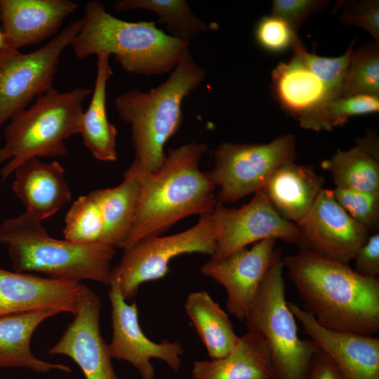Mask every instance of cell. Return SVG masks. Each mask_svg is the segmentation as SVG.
<instances>
[{
  "label": "cell",
  "mask_w": 379,
  "mask_h": 379,
  "mask_svg": "<svg viewBox=\"0 0 379 379\" xmlns=\"http://www.w3.org/2000/svg\"><path fill=\"white\" fill-rule=\"evenodd\" d=\"M141 183L142 175L129 166L118 185L93 190L102 216V244L124 249L135 216Z\"/></svg>",
  "instance_id": "25"
},
{
  "label": "cell",
  "mask_w": 379,
  "mask_h": 379,
  "mask_svg": "<svg viewBox=\"0 0 379 379\" xmlns=\"http://www.w3.org/2000/svg\"><path fill=\"white\" fill-rule=\"evenodd\" d=\"M100 311L99 296L86 286L74 319L48 352L72 359L86 379H120L114 371L108 344L100 333Z\"/></svg>",
  "instance_id": "15"
},
{
  "label": "cell",
  "mask_w": 379,
  "mask_h": 379,
  "mask_svg": "<svg viewBox=\"0 0 379 379\" xmlns=\"http://www.w3.org/2000/svg\"><path fill=\"white\" fill-rule=\"evenodd\" d=\"M207 149L206 145L197 142L170 149L157 171L142 175L137 208L124 250L143 239L160 235L185 218L213 211L215 186L208 172L199 169Z\"/></svg>",
  "instance_id": "2"
},
{
  "label": "cell",
  "mask_w": 379,
  "mask_h": 379,
  "mask_svg": "<svg viewBox=\"0 0 379 379\" xmlns=\"http://www.w3.org/2000/svg\"><path fill=\"white\" fill-rule=\"evenodd\" d=\"M64 168L58 161L43 162L32 158L13 171L12 189L26 212L42 222L56 213L72 199Z\"/></svg>",
  "instance_id": "19"
},
{
  "label": "cell",
  "mask_w": 379,
  "mask_h": 379,
  "mask_svg": "<svg viewBox=\"0 0 379 379\" xmlns=\"http://www.w3.org/2000/svg\"><path fill=\"white\" fill-rule=\"evenodd\" d=\"M86 286L0 267V318L39 310L75 314Z\"/></svg>",
  "instance_id": "16"
},
{
  "label": "cell",
  "mask_w": 379,
  "mask_h": 379,
  "mask_svg": "<svg viewBox=\"0 0 379 379\" xmlns=\"http://www.w3.org/2000/svg\"><path fill=\"white\" fill-rule=\"evenodd\" d=\"M276 239L256 242L221 259L210 258L201 272L227 292L226 307L239 321L246 318L275 251Z\"/></svg>",
  "instance_id": "13"
},
{
  "label": "cell",
  "mask_w": 379,
  "mask_h": 379,
  "mask_svg": "<svg viewBox=\"0 0 379 379\" xmlns=\"http://www.w3.org/2000/svg\"><path fill=\"white\" fill-rule=\"evenodd\" d=\"M113 7L118 11H152L158 15L156 24L165 25L169 35L188 42L197 34L213 28L212 24L197 17L185 0H118Z\"/></svg>",
  "instance_id": "28"
},
{
  "label": "cell",
  "mask_w": 379,
  "mask_h": 379,
  "mask_svg": "<svg viewBox=\"0 0 379 379\" xmlns=\"http://www.w3.org/2000/svg\"><path fill=\"white\" fill-rule=\"evenodd\" d=\"M324 179L309 165L286 162L272 173L262 190L286 220L300 222L323 189Z\"/></svg>",
  "instance_id": "20"
},
{
  "label": "cell",
  "mask_w": 379,
  "mask_h": 379,
  "mask_svg": "<svg viewBox=\"0 0 379 379\" xmlns=\"http://www.w3.org/2000/svg\"><path fill=\"white\" fill-rule=\"evenodd\" d=\"M295 155V138L291 134L268 143H221L214 151V166L208 172L219 187L217 204L234 203L262 190L274 171L294 161Z\"/></svg>",
  "instance_id": "10"
},
{
  "label": "cell",
  "mask_w": 379,
  "mask_h": 379,
  "mask_svg": "<svg viewBox=\"0 0 379 379\" xmlns=\"http://www.w3.org/2000/svg\"><path fill=\"white\" fill-rule=\"evenodd\" d=\"M206 74L188 51L169 77L157 87L148 91L134 88L117 97V114L131 126L135 158L130 167L146 175L162 165L164 145L182 122V103L200 86Z\"/></svg>",
  "instance_id": "3"
},
{
  "label": "cell",
  "mask_w": 379,
  "mask_h": 379,
  "mask_svg": "<svg viewBox=\"0 0 379 379\" xmlns=\"http://www.w3.org/2000/svg\"><path fill=\"white\" fill-rule=\"evenodd\" d=\"M334 197L338 204L354 220L369 232L379 224V192L335 187Z\"/></svg>",
  "instance_id": "33"
},
{
  "label": "cell",
  "mask_w": 379,
  "mask_h": 379,
  "mask_svg": "<svg viewBox=\"0 0 379 379\" xmlns=\"http://www.w3.org/2000/svg\"><path fill=\"white\" fill-rule=\"evenodd\" d=\"M60 314L52 310L9 315L0 318V368H26L39 373L52 370L70 373L63 364H53L35 357L30 343L36 328L46 319Z\"/></svg>",
  "instance_id": "23"
},
{
  "label": "cell",
  "mask_w": 379,
  "mask_h": 379,
  "mask_svg": "<svg viewBox=\"0 0 379 379\" xmlns=\"http://www.w3.org/2000/svg\"><path fill=\"white\" fill-rule=\"evenodd\" d=\"M109 286L112 338L108 347L112 358L129 362L141 379H154L152 359L162 360L172 371L178 372L184 353L181 343L166 340L156 343L149 339L141 329L136 302H126L118 279L112 272Z\"/></svg>",
  "instance_id": "12"
},
{
  "label": "cell",
  "mask_w": 379,
  "mask_h": 379,
  "mask_svg": "<svg viewBox=\"0 0 379 379\" xmlns=\"http://www.w3.org/2000/svg\"><path fill=\"white\" fill-rule=\"evenodd\" d=\"M216 233L214 259H221L252 243L273 239L300 244L299 226L281 217L262 190L240 208L217 204L211 213Z\"/></svg>",
  "instance_id": "11"
},
{
  "label": "cell",
  "mask_w": 379,
  "mask_h": 379,
  "mask_svg": "<svg viewBox=\"0 0 379 379\" xmlns=\"http://www.w3.org/2000/svg\"><path fill=\"white\" fill-rule=\"evenodd\" d=\"M82 20L70 46L80 60L100 53L112 55L126 72L161 75L171 72L189 51L190 42L166 34L154 21L119 19L98 1L86 3Z\"/></svg>",
  "instance_id": "4"
},
{
  "label": "cell",
  "mask_w": 379,
  "mask_h": 379,
  "mask_svg": "<svg viewBox=\"0 0 379 379\" xmlns=\"http://www.w3.org/2000/svg\"><path fill=\"white\" fill-rule=\"evenodd\" d=\"M102 216L94 192L80 196L66 214L64 239L84 244H102Z\"/></svg>",
  "instance_id": "29"
},
{
  "label": "cell",
  "mask_w": 379,
  "mask_h": 379,
  "mask_svg": "<svg viewBox=\"0 0 379 379\" xmlns=\"http://www.w3.org/2000/svg\"><path fill=\"white\" fill-rule=\"evenodd\" d=\"M327 4L319 0H274L272 15L285 20L297 32L309 16L325 8Z\"/></svg>",
  "instance_id": "36"
},
{
  "label": "cell",
  "mask_w": 379,
  "mask_h": 379,
  "mask_svg": "<svg viewBox=\"0 0 379 379\" xmlns=\"http://www.w3.org/2000/svg\"><path fill=\"white\" fill-rule=\"evenodd\" d=\"M91 93L85 87L67 92L53 87L15 114L4 129L11 159L0 171L2 180L27 159L65 156V140L80 133L84 102Z\"/></svg>",
  "instance_id": "6"
},
{
  "label": "cell",
  "mask_w": 379,
  "mask_h": 379,
  "mask_svg": "<svg viewBox=\"0 0 379 379\" xmlns=\"http://www.w3.org/2000/svg\"><path fill=\"white\" fill-rule=\"evenodd\" d=\"M7 47L6 39L4 38V34L2 32L1 26H0V50Z\"/></svg>",
  "instance_id": "40"
},
{
  "label": "cell",
  "mask_w": 379,
  "mask_h": 379,
  "mask_svg": "<svg viewBox=\"0 0 379 379\" xmlns=\"http://www.w3.org/2000/svg\"><path fill=\"white\" fill-rule=\"evenodd\" d=\"M356 39L345 53L338 57L327 58L310 53L302 41L293 48V54L322 82L331 100L340 98L345 78L354 51Z\"/></svg>",
  "instance_id": "32"
},
{
  "label": "cell",
  "mask_w": 379,
  "mask_h": 379,
  "mask_svg": "<svg viewBox=\"0 0 379 379\" xmlns=\"http://www.w3.org/2000/svg\"><path fill=\"white\" fill-rule=\"evenodd\" d=\"M109 55H97L96 77L93 95L81 120L80 133L85 147L94 158L102 161H117V130L107 114V84L113 72Z\"/></svg>",
  "instance_id": "24"
},
{
  "label": "cell",
  "mask_w": 379,
  "mask_h": 379,
  "mask_svg": "<svg viewBox=\"0 0 379 379\" xmlns=\"http://www.w3.org/2000/svg\"><path fill=\"white\" fill-rule=\"evenodd\" d=\"M216 233L211 213L203 215L192 227L168 236L143 239L124 249L112 274L118 279L121 293L127 300L135 297L143 283L164 277L169 263L185 253H199L211 257L215 251Z\"/></svg>",
  "instance_id": "9"
},
{
  "label": "cell",
  "mask_w": 379,
  "mask_h": 379,
  "mask_svg": "<svg viewBox=\"0 0 379 379\" xmlns=\"http://www.w3.org/2000/svg\"><path fill=\"white\" fill-rule=\"evenodd\" d=\"M308 379H345L329 357L320 350L316 353Z\"/></svg>",
  "instance_id": "38"
},
{
  "label": "cell",
  "mask_w": 379,
  "mask_h": 379,
  "mask_svg": "<svg viewBox=\"0 0 379 379\" xmlns=\"http://www.w3.org/2000/svg\"><path fill=\"white\" fill-rule=\"evenodd\" d=\"M272 84L281 106L303 124L325 103L331 101L322 82L293 54L272 72Z\"/></svg>",
  "instance_id": "22"
},
{
  "label": "cell",
  "mask_w": 379,
  "mask_h": 379,
  "mask_svg": "<svg viewBox=\"0 0 379 379\" xmlns=\"http://www.w3.org/2000/svg\"><path fill=\"white\" fill-rule=\"evenodd\" d=\"M192 379H271L270 353L260 333L247 330L225 357L196 361Z\"/></svg>",
  "instance_id": "21"
},
{
  "label": "cell",
  "mask_w": 379,
  "mask_h": 379,
  "mask_svg": "<svg viewBox=\"0 0 379 379\" xmlns=\"http://www.w3.org/2000/svg\"><path fill=\"white\" fill-rule=\"evenodd\" d=\"M11 159V154L9 150L4 146L0 148V164L4 161H10Z\"/></svg>",
  "instance_id": "39"
},
{
  "label": "cell",
  "mask_w": 379,
  "mask_h": 379,
  "mask_svg": "<svg viewBox=\"0 0 379 379\" xmlns=\"http://www.w3.org/2000/svg\"><path fill=\"white\" fill-rule=\"evenodd\" d=\"M316 347L326 354L345 379H379V338L336 332L320 326L297 304L287 301Z\"/></svg>",
  "instance_id": "17"
},
{
  "label": "cell",
  "mask_w": 379,
  "mask_h": 379,
  "mask_svg": "<svg viewBox=\"0 0 379 379\" xmlns=\"http://www.w3.org/2000/svg\"><path fill=\"white\" fill-rule=\"evenodd\" d=\"M379 110V96L355 95L332 100L320 108L304 123L302 128L314 131H331L343 125L354 116L374 113Z\"/></svg>",
  "instance_id": "30"
},
{
  "label": "cell",
  "mask_w": 379,
  "mask_h": 379,
  "mask_svg": "<svg viewBox=\"0 0 379 379\" xmlns=\"http://www.w3.org/2000/svg\"><path fill=\"white\" fill-rule=\"evenodd\" d=\"M378 145L371 138H361L356 146L338 149L321 162L336 187L379 192Z\"/></svg>",
  "instance_id": "26"
},
{
  "label": "cell",
  "mask_w": 379,
  "mask_h": 379,
  "mask_svg": "<svg viewBox=\"0 0 379 379\" xmlns=\"http://www.w3.org/2000/svg\"><path fill=\"white\" fill-rule=\"evenodd\" d=\"M82 18L69 24L42 47L23 53L0 50V127L29 104L53 88L63 51L71 46L82 25Z\"/></svg>",
  "instance_id": "8"
},
{
  "label": "cell",
  "mask_w": 379,
  "mask_h": 379,
  "mask_svg": "<svg viewBox=\"0 0 379 379\" xmlns=\"http://www.w3.org/2000/svg\"><path fill=\"white\" fill-rule=\"evenodd\" d=\"M185 309L211 359L225 357L238 342L239 336L228 315L207 291L191 293Z\"/></svg>",
  "instance_id": "27"
},
{
  "label": "cell",
  "mask_w": 379,
  "mask_h": 379,
  "mask_svg": "<svg viewBox=\"0 0 379 379\" xmlns=\"http://www.w3.org/2000/svg\"><path fill=\"white\" fill-rule=\"evenodd\" d=\"M379 96V46L368 44L353 51L341 97Z\"/></svg>",
  "instance_id": "31"
},
{
  "label": "cell",
  "mask_w": 379,
  "mask_h": 379,
  "mask_svg": "<svg viewBox=\"0 0 379 379\" xmlns=\"http://www.w3.org/2000/svg\"><path fill=\"white\" fill-rule=\"evenodd\" d=\"M340 20L348 25L359 26L379 43V2L378 0L352 1L343 10Z\"/></svg>",
  "instance_id": "35"
},
{
  "label": "cell",
  "mask_w": 379,
  "mask_h": 379,
  "mask_svg": "<svg viewBox=\"0 0 379 379\" xmlns=\"http://www.w3.org/2000/svg\"><path fill=\"white\" fill-rule=\"evenodd\" d=\"M281 251L275 249L270 265L245 319L247 330L262 334L271 357V379H308L318 351L310 340L301 339L296 319L286 299Z\"/></svg>",
  "instance_id": "7"
},
{
  "label": "cell",
  "mask_w": 379,
  "mask_h": 379,
  "mask_svg": "<svg viewBox=\"0 0 379 379\" xmlns=\"http://www.w3.org/2000/svg\"><path fill=\"white\" fill-rule=\"evenodd\" d=\"M78 7L69 0H0L1 28L7 47L18 50L54 36Z\"/></svg>",
  "instance_id": "18"
},
{
  "label": "cell",
  "mask_w": 379,
  "mask_h": 379,
  "mask_svg": "<svg viewBox=\"0 0 379 379\" xmlns=\"http://www.w3.org/2000/svg\"><path fill=\"white\" fill-rule=\"evenodd\" d=\"M0 244L6 246L14 271L39 272L48 278L109 285L116 249L105 244H84L51 237L25 211L0 225Z\"/></svg>",
  "instance_id": "5"
},
{
  "label": "cell",
  "mask_w": 379,
  "mask_h": 379,
  "mask_svg": "<svg viewBox=\"0 0 379 379\" xmlns=\"http://www.w3.org/2000/svg\"><path fill=\"white\" fill-rule=\"evenodd\" d=\"M255 38L263 48L272 52L293 48L301 41L297 32L288 22L272 15L259 20Z\"/></svg>",
  "instance_id": "34"
},
{
  "label": "cell",
  "mask_w": 379,
  "mask_h": 379,
  "mask_svg": "<svg viewBox=\"0 0 379 379\" xmlns=\"http://www.w3.org/2000/svg\"><path fill=\"white\" fill-rule=\"evenodd\" d=\"M297 225L301 232L299 246L347 263L369 236V231L345 211L328 189L320 191Z\"/></svg>",
  "instance_id": "14"
},
{
  "label": "cell",
  "mask_w": 379,
  "mask_h": 379,
  "mask_svg": "<svg viewBox=\"0 0 379 379\" xmlns=\"http://www.w3.org/2000/svg\"><path fill=\"white\" fill-rule=\"evenodd\" d=\"M354 271L361 276L378 279L379 275V234L368 236L364 244L358 249L354 259Z\"/></svg>",
  "instance_id": "37"
},
{
  "label": "cell",
  "mask_w": 379,
  "mask_h": 379,
  "mask_svg": "<svg viewBox=\"0 0 379 379\" xmlns=\"http://www.w3.org/2000/svg\"><path fill=\"white\" fill-rule=\"evenodd\" d=\"M282 258L303 301L302 309L322 327L374 335L379 331V280L361 276L349 263L308 247Z\"/></svg>",
  "instance_id": "1"
}]
</instances>
